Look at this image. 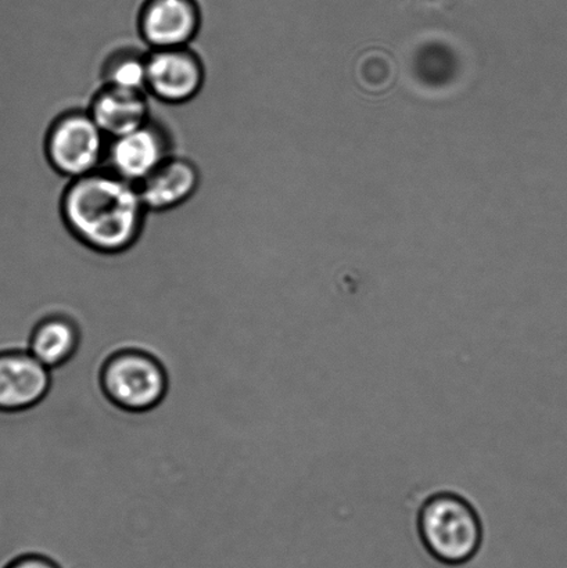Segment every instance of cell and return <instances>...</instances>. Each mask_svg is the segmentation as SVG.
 Returning a JSON list of instances; mask_svg holds the SVG:
<instances>
[{"mask_svg": "<svg viewBox=\"0 0 567 568\" xmlns=\"http://www.w3.org/2000/svg\"><path fill=\"white\" fill-rule=\"evenodd\" d=\"M52 386V371L28 351L0 353V414H20L41 404Z\"/></svg>", "mask_w": 567, "mask_h": 568, "instance_id": "9c48e42d", "label": "cell"}, {"mask_svg": "<svg viewBox=\"0 0 567 568\" xmlns=\"http://www.w3.org/2000/svg\"><path fill=\"white\" fill-rule=\"evenodd\" d=\"M87 110L109 141L139 130L153 116L152 98L146 92L108 85L93 94Z\"/></svg>", "mask_w": 567, "mask_h": 568, "instance_id": "30bf717a", "label": "cell"}, {"mask_svg": "<svg viewBox=\"0 0 567 568\" xmlns=\"http://www.w3.org/2000/svg\"><path fill=\"white\" fill-rule=\"evenodd\" d=\"M102 381L108 397L130 412L155 408L169 389L164 367L141 351H122L114 355L104 366Z\"/></svg>", "mask_w": 567, "mask_h": 568, "instance_id": "277c9868", "label": "cell"}, {"mask_svg": "<svg viewBox=\"0 0 567 568\" xmlns=\"http://www.w3.org/2000/svg\"><path fill=\"white\" fill-rule=\"evenodd\" d=\"M175 149L174 132L165 121L153 115L146 125L109 141L103 169L139 185L166 159L175 154Z\"/></svg>", "mask_w": 567, "mask_h": 568, "instance_id": "8992f818", "label": "cell"}, {"mask_svg": "<svg viewBox=\"0 0 567 568\" xmlns=\"http://www.w3.org/2000/svg\"><path fill=\"white\" fill-rule=\"evenodd\" d=\"M136 187L150 214H172L202 191L203 172L196 161L175 153Z\"/></svg>", "mask_w": 567, "mask_h": 568, "instance_id": "ba28073f", "label": "cell"}, {"mask_svg": "<svg viewBox=\"0 0 567 568\" xmlns=\"http://www.w3.org/2000/svg\"><path fill=\"white\" fill-rule=\"evenodd\" d=\"M60 209L70 235L94 253L124 254L148 235L150 213L136 185L105 169L70 181Z\"/></svg>", "mask_w": 567, "mask_h": 568, "instance_id": "6da1fadb", "label": "cell"}, {"mask_svg": "<svg viewBox=\"0 0 567 568\" xmlns=\"http://www.w3.org/2000/svg\"><path fill=\"white\" fill-rule=\"evenodd\" d=\"M6 568H61L55 561L41 555H24L11 560Z\"/></svg>", "mask_w": 567, "mask_h": 568, "instance_id": "5bb4252c", "label": "cell"}, {"mask_svg": "<svg viewBox=\"0 0 567 568\" xmlns=\"http://www.w3.org/2000/svg\"><path fill=\"white\" fill-rule=\"evenodd\" d=\"M78 345L80 332L75 323L65 316H50L33 331L28 353L53 371L74 356Z\"/></svg>", "mask_w": 567, "mask_h": 568, "instance_id": "8fae6325", "label": "cell"}, {"mask_svg": "<svg viewBox=\"0 0 567 568\" xmlns=\"http://www.w3.org/2000/svg\"><path fill=\"white\" fill-rule=\"evenodd\" d=\"M109 139L85 109L64 111L49 126L44 155L55 174L67 181L102 170Z\"/></svg>", "mask_w": 567, "mask_h": 568, "instance_id": "3957f363", "label": "cell"}, {"mask_svg": "<svg viewBox=\"0 0 567 568\" xmlns=\"http://www.w3.org/2000/svg\"><path fill=\"white\" fill-rule=\"evenodd\" d=\"M148 54L149 49L141 44H125L113 50L102 67L103 85L146 92Z\"/></svg>", "mask_w": 567, "mask_h": 568, "instance_id": "7c38bea8", "label": "cell"}, {"mask_svg": "<svg viewBox=\"0 0 567 568\" xmlns=\"http://www.w3.org/2000/svg\"><path fill=\"white\" fill-rule=\"evenodd\" d=\"M138 28L149 50L193 48L202 36V9L198 0H148Z\"/></svg>", "mask_w": 567, "mask_h": 568, "instance_id": "52a82bcc", "label": "cell"}, {"mask_svg": "<svg viewBox=\"0 0 567 568\" xmlns=\"http://www.w3.org/2000/svg\"><path fill=\"white\" fill-rule=\"evenodd\" d=\"M422 545L433 559L447 566L469 564L479 554L483 525L468 500L454 493L427 498L418 515Z\"/></svg>", "mask_w": 567, "mask_h": 568, "instance_id": "7a4b0ae2", "label": "cell"}, {"mask_svg": "<svg viewBox=\"0 0 567 568\" xmlns=\"http://www.w3.org/2000/svg\"><path fill=\"white\" fill-rule=\"evenodd\" d=\"M355 78L363 91L381 94L392 89L397 80V65L393 55L383 48H369L358 55Z\"/></svg>", "mask_w": 567, "mask_h": 568, "instance_id": "4fadbf2b", "label": "cell"}, {"mask_svg": "<svg viewBox=\"0 0 567 568\" xmlns=\"http://www.w3.org/2000/svg\"><path fill=\"white\" fill-rule=\"evenodd\" d=\"M207 65L194 48L149 50L146 92L155 102L182 108L203 93Z\"/></svg>", "mask_w": 567, "mask_h": 568, "instance_id": "5b68a950", "label": "cell"}]
</instances>
